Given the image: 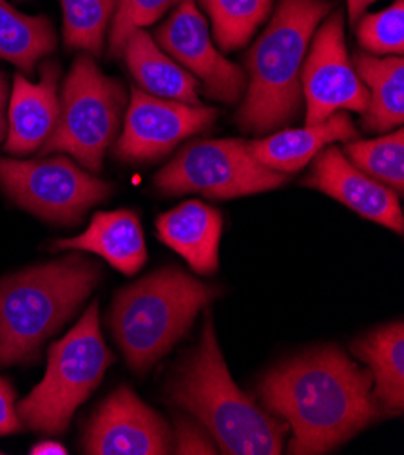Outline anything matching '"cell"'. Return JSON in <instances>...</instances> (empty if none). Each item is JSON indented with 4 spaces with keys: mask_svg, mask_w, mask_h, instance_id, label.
<instances>
[{
    "mask_svg": "<svg viewBox=\"0 0 404 455\" xmlns=\"http://www.w3.org/2000/svg\"><path fill=\"white\" fill-rule=\"evenodd\" d=\"M372 390L370 371L336 345L280 363L257 387L268 412L292 428L294 455L329 453L386 416Z\"/></svg>",
    "mask_w": 404,
    "mask_h": 455,
    "instance_id": "1",
    "label": "cell"
},
{
    "mask_svg": "<svg viewBox=\"0 0 404 455\" xmlns=\"http://www.w3.org/2000/svg\"><path fill=\"white\" fill-rule=\"evenodd\" d=\"M167 397L209 430L219 453L278 455L283 451L289 425L263 411L238 388L218 345L210 314L198 345L174 371Z\"/></svg>",
    "mask_w": 404,
    "mask_h": 455,
    "instance_id": "2",
    "label": "cell"
},
{
    "mask_svg": "<svg viewBox=\"0 0 404 455\" xmlns=\"http://www.w3.org/2000/svg\"><path fill=\"white\" fill-rule=\"evenodd\" d=\"M100 280V267L80 254L29 267L0 280V367L35 363Z\"/></svg>",
    "mask_w": 404,
    "mask_h": 455,
    "instance_id": "3",
    "label": "cell"
},
{
    "mask_svg": "<svg viewBox=\"0 0 404 455\" xmlns=\"http://www.w3.org/2000/svg\"><path fill=\"white\" fill-rule=\"evenodd\" d=\"M332 8L330 0H280L271 24L245 57L249 89L238 111L245 132H273L296 118L306 50Z\"/></svg>",
    "mask_w": 404,
    "mask_h": 455,
    "instance_id": "4",
    "label": "cell"
},
{
    "mask_svg": "<svg viewBox=\"0 0 404 455\" xmlns=\"http://www.w3.org/2000/svg\"><path fill=\"white\" fill-rule=\"evenodd\" d=\"M218 291L178 267L160 268L122 289L113 303L111 329L129 367L146 374L193 327Z\"/></svg>",
    "mask_w": 404,
    "mask_h": 455,
    "instance_id": "5",
    "label": "cell"
},
{
    "mask_svg": "<svg viewBox=\"0 0 404 455\" xmlns=\"http://www.w3.org/2000/svg\"><path fill=\"white\" fill-rule=\"evenodd\" d=\"M113 359L95 301L82 320L50 347L46 376L17 404L22 425L48 435L64 434L76 408L102 383Z\"/></svg>",
    "mask_w": 404,
    "mask_h": 455,
    "instance_id": "6",
    "label": "cell"
},
{
    "mask_svg": "<svg viewBox=\"0 0 404 455\" xmlns=\"http://www.w3.org/2000/svg\"><path fill=\"white\" fill-rule=\"evenodd\" d=\"M125 109L123 84L104 75L89 53L78 55L62 89L55 131L38 153H67L87 171L99 172Z\"/></svg>",
    "mask_w": 404,
    "mask_h": 455,
    "instance_id": "7",
    "label": "cell"
},
{
    "mask_svg": "<svg viewBox=\"0 0 404 455\" xmlns=\"http://www.w3.org/2000/svg\"><path fill=\"white\" fill-rule=\"evenodd\" d=\"M289 174L265 167L240 139L196 140L187 144L154 178L165 195L200 193L231 200L281 188Z\"/></svg>",
    "mask_w": 404,
    "mask_h": 455,
    "instance_id": "8",
    "label": "cell"
},
{
    "mask_svg": "<svg viewBox=\"0 0 404 455\" xmlns=\"http://www.w3.org/2000/svg\"><path fill=\"white\" fill-rule=\"evenodd\" d=\"M0 188L26 211L62 225H73L104 202L113 186L82 171L66 156L17 160L0 156Z\"/></svg>",
    "mask_w": 404,
    "mask_h": 455,
    "instance_id": "9",
    "label": "cell"
},
{
    "mask_svg": "<svg viewBox=\"0 0 404 455\" xmlns=\"http://www.w3.org/2000/svg\"><path fill=\"white\" fill-rule=\"evenodd\" d=\"M306 125L321 124L337 111L365 115L368 89L357 76L345 45V19L337 8L316 31L301 68Z\"/></svg>",
    "mask_w": 404,
    "mask_h": 455,
    "instance_id": "10",
    "label": "cell"
},
{
    "mask_svg": "<svg viewBox=\"0 0 404 455\" xmlns=\"http://www.w3.org/2000/svg\"><path fill=\"white\" fill-rule=\"evenodd\" d=\"M216 116L214 108L158 99L132 87L115 156L129 164L156 162L189 136L209 131Z\"/></svg>",
    "mask_w": 404,
    "mask_h": 455,
    "instance_id": "11",
    "label": "cell"
},
{
    "mask_svg": "<svg viewBox=\"0 0 404 455\" xmlns=\"http://www.w3.org/2000/svg\"><path fill=\"white\" fill-rule=\"evenodd\" d=\"M162 50L202 78L207 95L223 104H238L247 89V76L238 64L219 55L210 42L205 17L196 0H179L170 17L154 31Z\"/></svg>",
    "mask_w": 404,
    "mask_h": 455,
    "instance_id": "12",
    "label": "cell"
},
{
    "mask_svg": "<svg viewBox=\"0 0 404 455\" xmlns=\"http://www.w3.org/2000/svg\"><path fill=\"white\" fill-rule=\"evenodd\" d=\"M89 455H165L172 451L167 421L127 387L115 390L83 435Z\"/></svg>",
    "mask_w": 404,
    "mask_h": 455,
    "instance_id": "13",
    "label": "cell"
},
{
    "mask_svg": "<svg viewBox=\"0 0 404 455\" xmlns=\"http://www.w3.org/2000/svg\"><path fill=\"white\" fill-rule=\"evenodd\" d=\"M303 186L318 189L345 204L359 216L388 227L397 235L404 231V218L399 196L381 181L370 178L348 162L341 149H323L313 160Z\"/></svg>",
    "mask_w": 404,
    "mask_h": 455,
    "instance_id": "14",
    "label": "cell"
},
{
    "mask_svg": "<svg viewBox=\"0 0 404 455\" xmlns=\"http://www.w3.org/2000/svg\"><path fill=\"white\" fill-rule=\"evenodd\" d=\"M60 73V66L48 60L40 66L38 84H31L20 73L15 75L8 108L6 153L24 156L38 151L46 144L59 122Z\"/></svg>",
    "mask_w": 404,
    "mask_h": 455,
    "instance_id": "15",
    "label": "cell"
},
{
    "mask_svg": "<svg viewBox=\"0 0 404 455\" xmlns=\"http://www.w3.org/2000/svg\"><path fill=\"white\" fill-rule=\"evenodd\" d=\"M357 134L348 113L337 111L321 124L305 125L303 129H285L261 140L249 142V148L265 167L292 174L316 158L327 146L357 140Z\"/></svg>",
    "mask_w": 404,
    "mask_h": 455,
    "instance_id": "16",
    "label": "cell"
},
{
    "mask_svg": "<svg viewBox=\"0 0 404 455\" xmlns=\"http://www.w3.org/2000/svg\"><path fill=\"white\" fill-rule=\"evenodd\" d=\"M221 227V212L200 200L184 202L156 220L160 242L184 256L198 275L218 268Z\"/></svg>",
    "mask_w": 404,
    "mask_h": 455,
    "instance_id": "17",
    "label": "cell"
},
{
    "mask_svg": "<svg viewBox=\"0 0 404 455\" xmlns=\"http://www.w3.org/2000/svg\"><path fill=\"white\" fill-rule=\"evenodd\" d=\"M53 247L95 252L125 276L137 275L147 259L140 220L127 209L97 212L82 235L59 240Z\"/></svg>",
    "mask_w": 404,
    "mask_h": 455,
    "instance_id": "18",
    "label": "cell"
},
{
    "mask_svg": "<svg viewBox=\"0 0 404 455\" xmlns=\"http://www.w3.org/2000/svg\"><path fill=\"white\" fill-rule=\"evenodd\" d=\"M122 57L146 93L158 99L202 106L198 99V78L170 60L146 29H139L127 40Z\"/></svg>",
    "mask_w": 404,
    "mask_h": 455,
    "instance_id": "19",
    "label": "cell"
},
{
    "mask_svg": "<svg viewBox=\"0 0 404 455\" xmlns=\"http://www.w3.org/2000/svg\"><path fill=\"white\" fill-rule=\"evenodd\" d=\"M352 352L368 365L374 379L372 392L384 414H400L404 408V323L377 327L353 341Z\"/></svg>",
    "mask_w": 404,
    "mask_h": 455,
    "instance_id": "20",
    "label": "cell"
},
{
    "mask_svg": "<svg viewBox=\"0 0 404 455\" xmlns=\"http://www.w3.org/2000/svg\"><path fill=\"white\" fill-rule=\"evenodd\" d=\"M357 76L368 89V108L363 125L370 132H386L404 120V62L402 57L379 59L355 53L352 62Z\"/></svg>",
    "mask_w": 404,
    "mask_h": 455,
    "instance_id": "21",
    "label": "cell"
},
{
    "mask_svg": "<svg viewBox=\"0 0 404 455\" xmlns=\"http://www.w3.org/2000/svg\"><path fill=\"white\" fill-rule=\"evenodd\" d=\"M57 48L53 24L46 17H31L0 0V59L33 75L40 59Z\"/></svg>",
    "mask_w": 404,
    "mask_h": 455,
    "instance_id": "22",
    "label": "cell"
},
{
    "mask_svg": "<svg viewBox=\"0 0 404 455\" xmlns=\"http://www.w3.org/2000/svg\"><path fill=\"white\" fill-rule=\"evenodd\" d=\"M212 22V36L223 53L240 50L268 19L274 0H198Z\"/></svg>",
    "mask_w": 404,
    "mask_h": 455,
    "instance_id": "23",
    "label": "cell"
},
{
    "mask_svg": "<svg viewBox=\"0 0 404 455\" xmlns=\"http://www.w3.org/2000/svg\"><path fill=\"white\" fill-rule=\"evenodd\" d=\"M343 155L352 165L390 188L397 196L404 191V132L397 129L376 140H350Z\"/></svg>",
    "mask_w": 404,
    "mask_h": 455,
    "instance_id": "24",
    "label": "cell"
},
{
    "mask_svg": "<svg viewBox=\"0 0 404 455\" xmlns=\"http://www.w3.org/2000/svg\"><path fill=\"white\" fill-rule=\"evenodd\" d=\"M116 3L118 0H62L66 48L100 57Z\"/></svg>",
    "mask_w": 404,
    "mask_h": 455,
    "instance_id": "25",
    "label": "cell"
},
{
    "mask_svg": "<svg viewBox=\"0 0 404 455\" xmlns=\"http://www.w3.org/2000/svg\"><path fill=\"white\" fill-rule=\"evenodd\" d=\"M357 40L368 55H397L404 52V0L379 12L359 17Z\"/></svg>",
    "mask_w": 404,
    "mask_h": 455,
    "instance_id": "26",
    "label": "cell"
},
{
    "mask_svg": "<svg viewBox=\"0 0 404 455\" xmlns=\"http://www.w3.org/2000/svg\"><path fill=\"white\" fill-rule=\"evenodd\" d=\"M179 0H118L111 20L109 53L113 59H120L127 40L162 19Z\"/></svg>",
    "mask_w": 404,
    "mask_h": 455,
    "instance_id": "27",
    "label": "cell"
},
{
    "mask_svg": "<svg viewBox=\"0 0 404 455\" xmlns=\"http://www.w3.org/2000/svg\"><path fill=\"white\" fill-rule=\"evenodd\" d=\"M172 451L174 453H205L214 455L219 453V448L209 430L193 419L178 418L174 425V435H172Z\"/></svg>",
    "mask_w": 404,
    "mask_h": 455,
    "instance_id": "28",
    "label": "cell"
},
{
    "mask_svg": "<svg viewBox=\"0 0 404 455\" xmlns=\"http://www.w3.org/2000/svg\"><path fill=\"white\" fill-rule=\"evenodd\" d=\"M22 428L15 406V390L4 378H0V435L17 434Z\"/></svg>",
    "mask_w": 404,
    "mask_h": 455,
    "instance_id": "29",
    "label": "cell"
},
{
    "mask_svg": "<svg viewBox=\"0 0 404 455\" xmlns=\"http://www.w3.org/2000/svg\"><path fill=\"white\" fill-rule=\"evenodd\" d=\"M8 76L4 71H0V142H3L4 136L8 134Z\"/></svg>",
    "mask_w": 404,
    "mask_h": 455,
    "instance_id": "30",
    "label": "cell"
},
{
    "mask_svg": "<svg viewBox=\"0 0 404 455\" xmlns=\"http://www.w3.org/2000/svg\"><path fill=\"white\" fill-rule=\"evenodd\" d=\"M377 0H346L348 4V15H350V24H355L359 17H363L365 10L372 6Z\"/></svg>",
    "mask_w": 404,
    "mask_h": 455,
    "instance_id": "31",
    "label": "cell"
},
{
    "mask_svg": "<svg viewBox=\"0 0 404 455\" xmlns=\"http://www.w3.org/2000/svg\"><path fill=\"white\" fill-rule=\"evenodd\" d=\"M31 453L33 455H66L67 453V450L60 444V443H55V441H42V443H38L36 446H33L31 448Z\"/></svg>",
    "mask_w": 404,
    "mask_h": 455,
    "instance_id": "32",
    "label": "cell"
}]
</instances>
